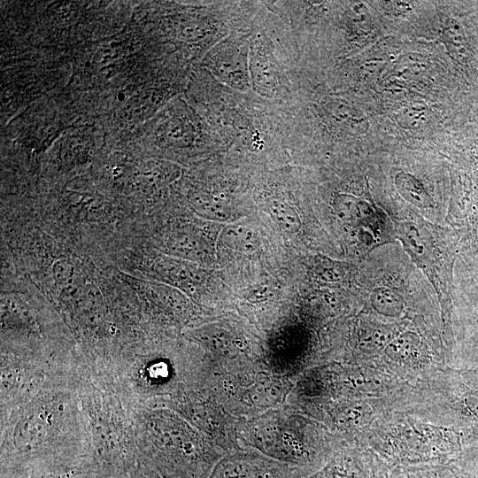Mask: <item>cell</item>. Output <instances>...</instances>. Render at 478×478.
Wrapping results in <instances>:
<instances>
[{
    "label": "cell",
    "instance_id": "obj_1",
    "mask_svg": "<svg viewBox=\"0 0 478 478\" xmlns=\"http://www.w3.org/2000/svg\"><path fill=\"white\" fill-rule=\"evenodd\" d=\"M78 385L48 384L27 404L1 416V464L43 463L69 473L84 468L89 438Z\"/></svg>",
    "mask_w": 478,
    "mask_h": 478
},
{
    "label": "cell",
    "instance_id": "obj_2",
    "mask_svg": "<svg viewBox=\"0 0 478 478\" xmlns=\"http://www.w3.org/2000/svg\"><path fill=\"white\" fill-rule=\"evenodd\" d=\"M131 416L139 460L162 478H208L226 456L172 409L142 407Z\"/></svg>",
    "mask_w": 478,
    "mask_h": 478
},
{
    "label": "cell",
    "instance_id": "obj_3",
    "mask_svg": "<svg viewBox=\"0 0 478 478\" xmlns=\"http://www.w3.org/2000/svg\"><path fill=\"white\" fill-rule=\"evenodd\" d=\"M238 436L242 450H253L288 464L305 476L320 469L340 445L287 403L259 416L240 420Z\"/></svg>",
    "mask_w": 478,
    "mask_h": 478
},
{
    "label": "cell",
    "instance_id": "obj_4",
    "mask_svg": "<svg viewBox=\"0 0 478 478\" xmlns=\"http://www.w3.org/2000/svg\"><path fill=\"white\" fill-rule=\"evenodd\" d=\"M78 394L89 438L86 469L99 478H128L140 463L130 412L89 374L81 378Z\"/></svg>",
    "mask_w": 478,
    "mask_h": 478
},
{
    "label": "cell",
    "instance_id": "obj_5",
    "mask_svg": "<svg viewBox=\"0 0 478 478\" xmlns=\"http://www.w3.org/2000/svg\"><path fill=\"white\" fill-rule=\"evenodd\" d=\"M293 385V381L274 374L262 362L219 364L204 360L203 389L241 420L286 404Z\"/></svg>",
    "mask_w": 478,
    "mask_h": 478
},
{
    "label": "cell",
    "instance_id": "obj_6",
    "mask_svg": "<svg viewBox=\"0 0 478 478\" xmlns=\"http://www.w3.org/2000/svg\"><path fill=\"white\" fill-rule=\"evenodd\" d=\"M161 407L180 413L226 455L242 450L238 436L241 419L225 411L204 389L165 401Z\"/></svg>",
    "mask_w": 478,
    "mask_h": 478
},
{
    "label": "cell",
    "instance_id": "obj_7",
    "mask_svg": "<svg viewBox=\"0 0 478 478\" xmlns=\"http://www.w3.org/2000/svg\"><path fill=\"white\" fill-rule=\"evenodd\" d=\"M228 321H213L190 332L204 358L219 364L264 363V351L246 334Z\"/></svg>",
    "mask_w": 478,
    "mask_h": 478
},
{
    "label": "cell",
    "instance_id": "obj_8",
    "mask_svg": "<svg viewBox=\"0 0 478 478\" xmlns=\"http://www.w3.org/2000/svg\"><path fill=\"white\" fill-rule=\"evenodd\" d=\"M396 235L402 242L412 260L424 270L434 285L435 281L437 282L436 287L438 286L439 291L445 294L449 298V289L442 283L437 273L450 282L451 276L442 273L440 270L450 274H451V271L443 269L437 266L451 268L453 253L438 258L436 248L428 231L425 227H420L412 221H404L397 224Z\"/></svg>",
    "mask_w": 478,
    "mask_h": 478
},
{
    "label": "cell",
    "instance_id": "obj_9",
    "mask_svg": "<svg viewBox=\"0 0 478 478\" xmlns=\"http://www.w3.org/2000/svg\"><path fill=\"white\" fill-rule=\"evenodd\" d=\"M303 473L288 464L253 450H240L223 457L208 478H303Z\"/></svg>",
    "mask_w": 478,
    "mask_h": 478
},
{
    "label": "cell",
    "instance_id": "obj_10",
    "mask_svg": "<svg viewBox=\"0 0 478 478\" xmlns=\"http://www.w3.org/2000/svg\"><path fill=\"white\" fill-rule=\"evenodd\" d=\"M451 374L449 395L452 417L471 445L478 442V367L462 368Z\"/></svg>",
    "mask_w": 478,
    "mask_h": 478
},
{
    "label": "cell",
    "instance_id": "obj_11",
    "mask_svg": "<svg viewBox=\"0 0 478 478\" xmlns=\"http://www.w3.org/2000/svg\"><path fill=\"white\" fill-rule=\"evenodd\" d=\"M387 472L379 463L342 446L315 473L303 478H386Z\"/></svg>",
    "mask_w": 478,
    "mask_h": 478
},
{
    "label": "cell",
    "instance_id": "obj_12",
    "mask_svg": "<svg viewBox=\"0 0 478 478\" xmlns=\"http://www.w3.org/2000/svg\"><path fill=\"white\" fill-rule=\"evenodd\" d=\"M211 58L212 68L223 81L243 90L249 88L246 41L226 39L216 47Z\"/></svg>",
    "mask_w": 478,
    "mask_h": 478
},
{
    "label": "cell",
    "instance_id": "obj_13",
    "mask_svg": "<svg viewBox=\"0 0 478 478\" xmlns=\"http://www.w3.org/2000/svg\"><path fill=\"white\" fill-rule=\"evenodd\" d=\"M250 70L253 84L261 90L272 91L280 82L279 66L262 39L251 42Z\"/></svg>",
    "mask_w": 478,
    "mask_h": 478
},
{
    "label": "cell",
    "instance_id": "obj_14",
    "mask_svg": "<svg viewBox=\"0 0 478 478\" xmlns=\"http://www.w3.org/2000/svg\"><path fill=\"white\" fill-rule=\"evenodd\" d=\"M464 316V343L459 354V366L478 367V292Z\"/></svg>",
    "mask_w": 478,
    "mask_h": 478
},
{
    "label": "cell",
    "instance_id": "obj_15",
    "mask_svg": "<svg viewBox=\"0 0 478 478\" xmlns=\"http://www.w3.org/2000/svg\"><path fill=\"white\" fill-rule=\"evenodd\" d=\"M333 206L338 218L347 223L362 224L374 217L373 207L353 195L337 194L333 199Z\"/></svg>",
    "mask_w": 478,
    "mask_h": 478
},
{
    "label": "cell",
    "instance_id": "obj_16",
    "mask_svg": "<svg viewBox=\"0 0 478 478\" xmlns=\"http://www.w3.org/2000/svg\"><path fill=\"white\" fill-rule=\"evenodd\" d=\"M328 115L352 134H362L368 128V121L349 103L340 99H329L325 103Z\"/></svg>",
    "mask_w": 478,
    "mask_h": 478
},
{
    "label": "cell",
    "instance_id": "obj_17",
    "mask_svg": "<svg viewBox=\"0 0 478 478\" xmlns=\"http://www.w3.org/2000/svg\"><path fill=\"white\" fill-rule=\"evenodd\" d=\"M72 474L42 463L15 462L1 464V478H71Z\"/></svg>",
    "mask_w": 478,
    "mask_h": 478
},
{
    "label": "cell",
    "instance_id": "obj_18",
    "mask_svg": "<svg viewBox=\"0 0 478 478\" xmlns=\"http://www.w3.org/2000/svg\"><path fill=\"white\" fill-rule=\"evenodd\" d=\"M395 186L401 197L420 209L434 207V199L422 182L414 175L400 172L395 176Z\"/></svg>",
    "mask_w": 478,
    "mask_h": 478
},
{
    "label": "cell",
    "instance_id": "obj_19",
    "mask_svg": "<svg viewBox=\"0 0 478 478\" xmlns=\"http://www.w3.org/2000/svg\"><path fill=\"white\" fill-rule=\"evenodd\" d=\"M221 241L227 248L244 254L256 251L259 245L254 231L239 225L226 227L221 233Z\"/></svg>",
    "mask_w": 478,
    "mask_h": 478
},
{
    "label": "cell",
    "instance_id": "obj_20",
    "mask_svg": "<svg viewBox=\"0 0 478 478\" xmlns=\"http://www.w3.org/2000/svg\"><path fill=\"white\" fill-rule=\"evenodd\" d=\"M267 211L275 223L285 232L294 235L302 227L300 215L289 203L274 198L267 203Z\"/></svg>",
    "mask_w": 478,
    "mask_h": 478
},
{
    "label": "cell",
    "instance_id": "obj_21",
    "mask_svg": "<svg viewBox=\"0 0 478 478\" xmlns=\"http://www.w3.org/2000/svg\"><path fill=\"white\" fill-rule=\"evenodd\" d=\"M443 39L454 58L459 61L466 58L467 42L466 35L461 25L456 19H446L443 27Z\"/></svg>",
    "mask_w": 478,
    "mask_h": 478
},
{
    "label": "cell",
    "instance_id": "obj_22",
    "mask_svg": "<svg viewBox=\"0 0 478 478\" xmlns=\"http://www.w3.org/2000/svg\"><path fill=\"white\" fill-rule=\"evenodd\" d=\"M371 304L380 313L386 315H397L404 307L402 296L395 289L389 287H378L371 294Z\"/></svg>",
    "mask_w": 478,
    "mask_h": 478
},
{
    "label": "cell",
    "instance_id": "obj_23",
    "mask_svg": "<svg viewBox=\"0 0 478 478\" xmlns=\"http://www.w3.org/2000/svg\"><path fill=\"white\" fill-rule=\"evenodd\" d=\"M451 471L455 478H478V446L466 447L451 464Z\"/></svg>",
    "mask_w": 478,
    "mask_h": 478
},
{
    "label": "cell",
    "instance_id": "obj_24",
    "mask_svg": "<svg viewBox=\"0 0 478 478\" xmlns=\"http://www.w3.org/2000/svg\"><path fill=\"white\" fill-rule=\"evenodd\" d=\"M196 207L202 215L216 221L226 222L234 219L231 207L219 196L203 198Z\"/></svg>",
    "mask_w": 478,
    "mask_h": 478
},
{
    "label": "cell",
    "instance_id": "obj_25",
    "mask_svg": "<svg viewBox=\"0 0 478 478\" xmlns=\"http://www.w3.org/2000/svg\"><path fill=\"white\" fill-rule=\"evenodd\" d=\"M427 119V107L419 104H413L403 108L397 115L398 125L406 129L420 127L426 122Z\"/></svg>",
    "mask_w": 478,
    "mask_h": 478
},
{
    "label": "cell",
    "instance_id": "obj_26",
    "mask_svg": "<svg viewBox=\"0 0 478 478\" xmlns=\"http://www.w3.org/2000/svg\"><path fill=\"white\" fill-rule=\"evenodd\" d=\"M387 478H451V476L445 469L441 468H402L393 471Z\"/></svg>",
    "mask_w": 478,
    "mask_h": 478
},
{
    "label": "cell",
    "instance_id": "obj_27",
    "mask_svg": "<svg viewBox=\"0 0 478 478\" xmlns=\"http://www.w3.org/2000/svg\"><path fill=\"white\" fill-rule=\"evenodd\" d=\"M316 274L327 281H340L344 279L346 270L339 262L321 259L316 266Z\"/></svg>",
    "mask_w": 478,
    "mask_h": 478
},
{
    "label": "cell",
    "instance_id": "obj_28",
    "mask_svg": "<svg viewBox=\"0 0 478 478\" xmlns=\"http://www.w3.org/2000/svg\"><path fill=\"white\" fill-rule=\"evenodd\" d=\"M128 478H162V477L153 468L140 462L136 466V467L130 473Z\"/></svg>",
    "mask_w": 478,
    "mask_h": 478
},
{
    "label": "cell",
    "instance_id": "obj_29",
    "mask_svg": "<svg viewBox=\"0 0 478 478\" xmlns=\"http://www.w3.org/2000/svg\"><path fill=\"white\" fill-rule=\"evenodd\" d=\"M71 478H99V477H97L92 472L83 469L82 471L73 475Z\"/></svg>",
    "mask_w": 478,
    "mask_h": 478
},
{
    "label": "cell",
    "instance_id": "obj_30",
    "mask_svg": "<svg viewBox=\"0 0 478 478\" xmlns=\"http://www.w3.org/2000/svg\"><path fill=\"white\" fill-rule=\"evenodd\" d=\"M472 250L475 251L474 253L478 256V235H476L474 241L472 243Z\"/></svg>",
    "mask_w": 478,
    "mask_h": 478
}]
</instances>
